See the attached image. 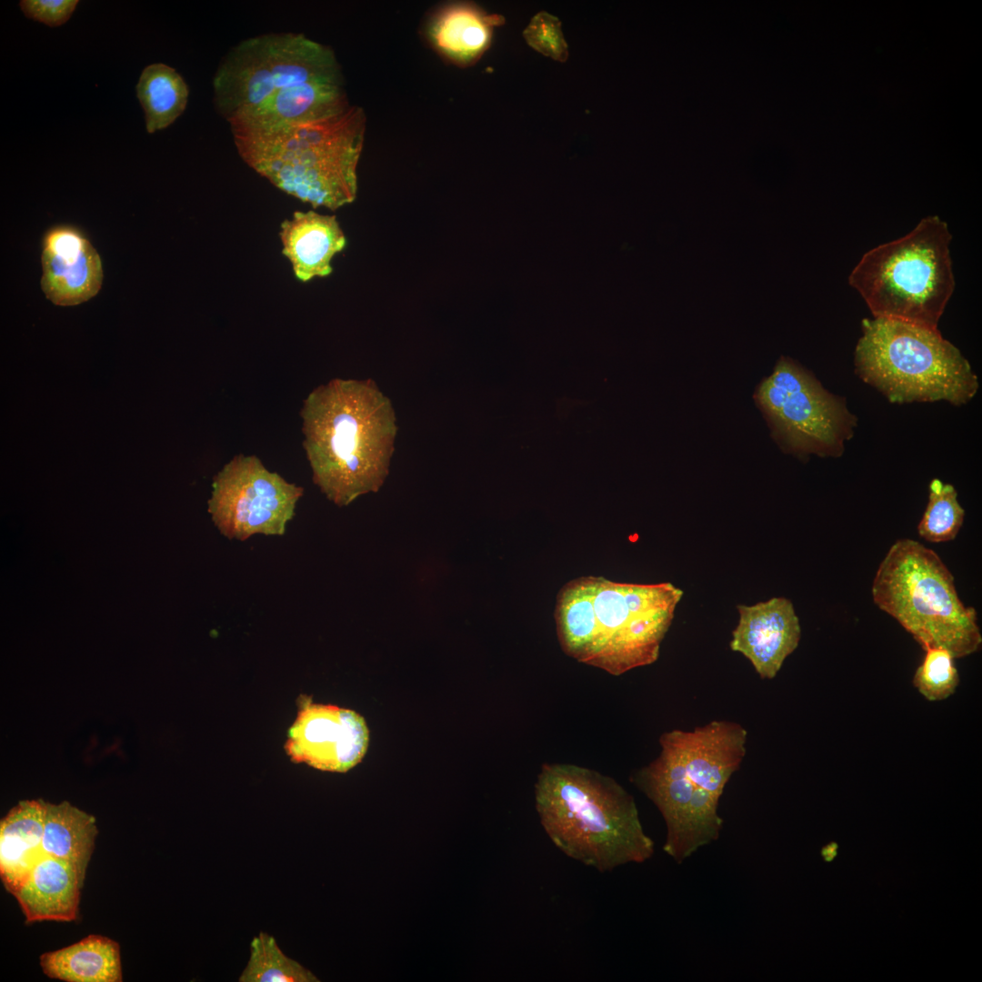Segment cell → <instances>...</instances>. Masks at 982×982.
Wrapping results in <instances>:
<instances>
[{"mask_svg": "<svg viewBox=\"0 0 982 982\" xmlns=\"http://www.w3.org/2000/svg\"><path fill=\"white\" fill-rule=\"evenodd\" d=\"M736 608L739 619L732 632L731 650L746 656L762 679L774 678L801 638L792 602L778 596Z\"/></svg>", "mask_w": 982, "mask_h": 982, "instance_id": "9a60e30c", "label": "cell"}, {"mask_svg": "<svg viewBox=\"0 0 982 982\" xmlns=\"http://www.w3.org/2000/svg\"><path fill=\"white\" fill-rule=\"evenodd\" d=\"M85 877L72 864L43 855L12 894L26 923L70 922L77 918Z\"/></svg>", "mask_w": 982, "mask_h": 982, "instance_id": "ac0fdd59", "label": "cell"}, {"mask_svg": "<svg viewBox=\"0 0 982 982\" xmlns=\"http://www.w3.org/2000/svg\"><path fill=\"white\" fill-rule=\"evenodd\" d=\"M135 89L149 134L172 125L186 108L187 84L175 68L163 63L145 67Z\"/></svg>", "mask_w": 982, "mask_h": 982, "instance_id": "603a6c76", "label": "cell"}, {"mask_svg": "<svg viewBox=\"0 0 982 982\" xmlns=\"http://www.w3.org/2000/svg\"><path fill=\"white\" fill-rule=\"evenodd\" d=\"M40 967L50 978L66 982H121L119 944L105 936L88 935L68 947L42 954Z\"/></svg>", "mask_w": 982, "mask_h": 982, "instance_id": "44dd1931", "label": "cell"}, {"mask_svg": "<svg viewBox=\"0 0 982 982\" xmlns=\"http://www.w3.org/2000/svg\"><path fill=\"white\" fill-rule=\"evenodd\" d=\"M684 592L670 582L580 576L559 590L554 617L562 650L613 676L655 663Z\"/></svg>", "mask_w": 982, "mask_h": 982, "instance_id": "7a4b0ae2", "label": "cell"}, {"mask_svg": "<svg viewBox=\"0 0 982 982\" xmlns=\"http://www.w3.org/2000/svg\"><path fill=\"white\" fill-rule=\"evenodd\" d=\"M41 264V287L55 305L76 306L100 291L104 276L100 256L75 227L63 225L46 231Z\"/></svg>", "mask_w": 982, "mask_h": 982, "instance_id": "5bb4252c", "label": "cell"}, {"mask_svg": "<svg viewBox=\"0 0 982 982\" xmlns=\"http://www.w3.org/2000/svg\"><path fill=\"white\" fill-rule=\"evenodd\" d=\"M296 718L289 727L285 749L294 763L345 773L364 758L369 730L358 713L332 705L299 701Z\"/></svg>", "mask_w": 982, "mask_h": 982, "instance_id": "7c38bea8", "label": "cell"}, {"mask_svg": "<svg viewBox=\"0 0 982 982\" xmlns=\"http://www.w3.org/2000/svg\"><path fill=\"white\" fill-rule=\"evenodd\" d=\"M42 849L75 866L85 877L98 833L95 818L67 801L45 802Z\"/></svg>", "mask_w": 982, "mask_h": 982, "instance_id": "7402d4cb", "label": "cell"}, {"mask_svg": "<svg viewBox=\"0 0 982 982\" xmlns=\"http://www.w3.org/2000/svg\"><path fill=\"white\" fill-rule=\"evenodd\" d=\"M855 370L891 403L969 402L978 379L960 350L937 328L874 317L862 321Z\"/></svg>", "mask_w": 982, "mask_h": 982, "instance_id": "5b68a950", "label": "cell"}, {"mask_svg": "<svg viewBox=\"0 0 982 982\" xmlns=\"http://www.w3.org/2000/svg\"><path fill=\"white\" fill-rule=\"evenodd\" d=\"M43 799L23 800L0 822V877L13 894L28 876L42 849L45 824Z\"/></svg>", "mask_w": 982, "mask_h": 982, "instance_id": "ffe728a7", "label": "cell"}, {"mask_svg": "<svg viewBox=\"0 0 982 982\" xmlns=\"http://www.w3.org/2000/svg\"><path fill=\"white\" fill-rule=\"evenodd\" d=\"M781 449L797 457H839L857 425L844 397L823 387L814 375L781 356L755 394Z\"/></svg>", "mask_w": 982, "mask_h": 982, "instance_id": "9c48e42d", "label": "cell"}, {"mask_svg": "<svg viewBox=\"0 0 982 982\" xmlns=\"http://www.w3.org/2000/svg\"><path fill=\"white\" fill-rule=\"evenodd\" d=\"M913 676V685L928 701H941L951 696L958 684V671L953 656L946 649L929 647Z\"/></svg>", "mask_w": 982, "mask_h": 982, "instance_id": "484cf974", "label": "cell"}, {"mask_svg": "<svg viewBox=\"0 0 982 982\" xmlns=\"http://www.w3.org/2000/svg\"><path fill=\"white\" fill-rule=\"evenodd\" d=\"M349 104L344 79L317 80L288 87L228 123L232 134L263 133L330 114Z\"/></svg>", "mask_w": 982, "mask_h": 982, "instance_id": "2e32d148", "label": "cell"}, {"mask_svg": "<svg viewBox=\"0 0 982 982\" xmlns=\"http://www.w3.org/2000/svg\"><path fill=\"white\" fill-rule=\"evenodd\" d=\"M239 982H316L317 977L287 957L271 935L260 932L250 943V957Z\"/></svg>", "mask_w": 982, "mask_h": 982, "instance_id": "cb8c5ba5", "label": "cell"}, {"mask_svg": "<svg viewBox=\"0 0 982 982\" xmlns=\"http://www.w3.org/2000/svg\"><path fill=\"white\" fill-rule=\"evenodd\" d=\"M282 254L302 283L333 272L332 261L346 246V236L335 215L314 210L296 211L280 225Z\"/></svg>", "mask_w": 982, "mask_h": 982, "instance_id": "e0dca14e", "label": "cell"}, {"mask_svg": "<svg viewBox=\"0 0 982 982\" xmlns=\"http://www.w3.org/2000/svg\"><path fill=\"white\" fill-rule=\"evenodd\" d=\"M872 598L926 650L940 647L953 657L977 652L982 635L974 607L966 606L954 576L931 548L910 538L897 539L873 579Z\"/></svg>", "mask_w": 982, "mask_h": 982, "instance_id": "8992f818", "label": "cell"}, {"mask_svg": "<svg viewBox=\"0 0 982 982\" xmlns=\"http://www.w3.org/2000/svg\"><path fill=\"white\" fill-rule=\"evenodd\" d=\"M951 239L945 221L926 216L906 235L866 252L848 283L874 317L937 328L956 286Z\"/></svg>", "mask_w": 982, "mask_h": 982, "instance_id": "52a82bcc", "label": "cell"}, {"mask_svg": "<svg viewBox=\"0 0 982 982\" xmlns=\"http://www.w3.org/2000/svg\"><path fill=\"white\" fill-rule=\"evenodd\" d=\"M504 18L489 15L470 3H454L438 10L431 18L427 35L435 49L450 62L468 66L488 48L493 28Z\"/></svg>", "mask_w": 982, "mask_h": 982, "instance_id": "d6986e66", "label": "cell"}, {"mask_svg": "<svg viewBox=\"0 0 982 982\" xmlns=\"http://www.w3.org/2000/svg\"><path fill=\"white\" fill-rule=\"evenodd\" d=\"M366 125L363 108L349 104L267 132L232 135L243 161L276 188L336 210L356 198Z\"/></svg>", "mask_w": 982, "mask_h": 982, "instance_id": "277c9868", "label": "cell"}, {"mask_svg": "<svg viewBox=\"0 0 982 982\" xmlns=\"http://www.w3.org/2000/svg\"><path fill=\"white\" fill-rule=\"evenodd\" d=\"M965 518V510L957 500V492L950 484L937 478L929 485L928 502L917 526L918 535L932 543L953 540Z\"/></svg>", "mask_w": 982, "mask_h": 982, "instance_id": "d4e9b609", "label": "cell"}, {"mask_svg": "<svg viewBox=\"0 0 982 982\" xmlns=\"http://www.w3.org/2000/svg\"><path fill=\"white\" fill-rule=\"evenodd\" d=\"M534 792L545 833L566 857L604 873L654 855L633 796L614 778L577 765L546 763Z\"/></svg>", "mask_w": 982, "mask_h": 982, "instance_id": "3957f363", "label": "cell"}, {"mask_svg": "<svg viewBox=\"0 0 982 982\" xmlns=\"http://www.w3.org/2000/svg\"><path fill=\"white\" fill-rule=\"evenodd\" d=\"M208 512L220 533L246 540L282 536L304 488L269 471L256 456L238 455L215 475Z\"/></svg>", "mask_w": 982, "mask_h": 982, "instance_id": "30bf717a", "label": "cell"}, {"mask_svg": "<svg viewBox=\"0 0 982 982\" xmlns=\"http://www.w3.org/2000/svg\"><path fill=\"white\" fill-rule=\"evenodd\" d=\"M523 35L532 48L544 55L558 62H565L568 58L567 45L557 17L546 12L537 13Z\"/></svg>", "mask_w": 982, "mask_h": 982, "instance_id": "4316f807", "label": "cell"}, {"mask_svg": "<svg viewBox=\"0 0 982 982\" xmlns=\"http://www.w3.org/2000/svg\"><path fill=\"white\" fill-rule=\"evenodd\" d=\"M78 3L77 0H22L19 6L27 18L55 27L69 20Z\"/></svg>", "mask_w": 982, "mask_h": 982, "instance_id": "83f0119b", "label": "cell"}, {"mask_svg": "<svg viewBox=\"0 0 982 982\" xmlns=\"http://www.w3.org/2000/svg\"><path fill=\"white\" fill-rule=\"evenodd\" d=\"M660 747L658 757L632 773L630 781L660 812L666 827L663 850L681 864L719 838L724 823L717 813L720 798L691 781L673 750Z\"/></svg>", "mask_w": 982, "mask_h": 982, "instance_id": "8fae6325", "label": "cell"}, {"mask_svg": "<svg viewBox=\"0 0 982 982\" xmlns=\"http://www.w3.org/2000/svg\"><path fill=\"white\" fill-rule=\"evenodd\" d=\"M336 79L344 77L330 46L301 33L263 34L223 57L213 79L214 104L229 122L288 87Z\"/></svg>", "mask_w": 982, "mask_h": 982, "instance_id": "ba28073f", "label": "cell"}, {"mask_svg": "<svg viewBox=\"0 0 982 982\" xmlns=\"http://www.w3.org/2000/svg\"><path fill=\"white\" fill-rule=\"evenodd\" d=\"M747 737L740 724L715 720L691 731H667L659 743L673 750L691 781L720 798L744 759Z\"/></svg>", "mask_w": 982, "mask_h": 982, "instance_id": "4fadbf2b", "label": "cell"}, {"mask_svg": "<svg viewBox=\"0 0 982 982\" xmlns=\"http://www.w3.org/2000/svg\"><path fill=\"white\" fill-rule=\"evenodd\" d=\"M303 446L314 483L338 506L377 492L397 433L391 400L372 379L335 378L303 402Z\"/></svg>", "mask_w": 982, "mask_h": 982, "instance_id": "6da1fadb", "label": "cell"}]
</instances>
